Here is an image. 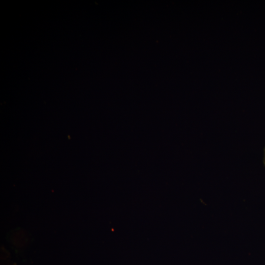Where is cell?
Returning a JSON list of instances; mask_svg holds the SVG:
<instances>
[{
    "instance_id": "1",
    "label": "cell",
    "mask_w": 265,
    "mask_h": 265,
    "mask_svg": "<svg viewBox=\"0 0 265 265\" xmlns=\"http://www.w3.org/2000/svg\"><path fill=\"white\" fill-rule=\"evenodd\" d=\"M264 163H265V154H264Z\"/></svg>"
}]
</instances>
